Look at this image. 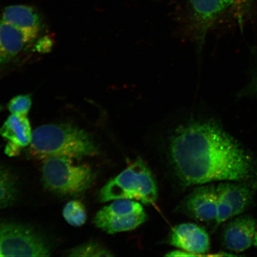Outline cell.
<instances>
[{"mask_svg":"<svg viewBox=\"0 0 257 257\" xmlns=\"http://www.w3.org/2000/svg\"><path fill=\"white\" fill-rule=\"evenodd\" d=\"M166 157L185 187L243 181L252 172L248 154L214 121L193 120L177 127L169 137Z\"/></svg>","mask_w":257,"mask_h":257,"instance_id":"1","label":"cell"},{"mask_svg":"<svg viewBox=\"0 0 257 257\" xmlns=\"http://www.w3.org/2000/svg\"><path fill=\"white\" fill-rule=\"evenodd\" d=\"M30 151L32 155L43 159L60 157L82 160L99 153L87 132L69 123L44 124L35 128Z\"/></svg>","mask_w":257,"mask_h":257,"instance_id":"2","label":"cell"},{"mask_svg":"<svg viewBox=\"0 0 257 257\" xmlns=\"http://www.w3.org/2000/svg\"><path fill=\"white\" fill-rule=\"evenodd\" d=\"M98 197L101 202L131 200L152 205L158 198V188L149 167L142 159H138L106 183Z\"/></svg>","mask_w":257,"mask_h":257,"instance_id":"3","label":"cell"},{"mask_svg":"<svg viewBox=\"0 0 257 257\" xmlns=\"http://www.w3.org/2000/svg\"><path fill=\"white\" fill-rule=\"evenodd\" d=\"M72 159L52 157L45 159L42 176L45 186L57 194L74 196L91 187L95 174L86 165H76Z\"/></svg>","mask_w":257,"mask_h":257,"instance_id":"4","label":"cell"},{"mask_svg":"<svg viewBox=\"0 0 257 257\" xmlns=\"http://www.w3.org/2000/svg\"><path fill=\"white\" fill-rule=\"evenodd\" d=\"M46 240L33 229L14 223H0V256H48Z\"/></svg>","mask_w":257,"mask_h":257,"instance_id":"5","label":"cell"},{"mask_svg":"<svg viewBox=\"0 0 257 257\" xmlns=\"http://www.w3.org/2000/svg\"><path fill=\"white\" fill-rule=\"evenodd\" d=\"M147 220V214L141 202L116 200L96 213L94 223L99 229L112 234L136 229Z\"/></svg>","mask_w":257,"mask_h":257,"instance_id":"6","label":"cell"},{"mask_svg":"<svg viewBox=\"0 0 257 257\" xmlns=\"http://www.w3.org/2000/svg\"><path fill=\"white\" fill-rule=\"evenodd\" d=\"M235 0H189L193 36L199 51L203 47L208 32L221 14Z\"/></svg>","mask_w":257,"mask_h":257,"instance_id":"7","label":"cell"},{"mask_svg":"<svg viewBox=\"0 0 257 257\" xmlns=\"http://www.w3.org/2000/svg\"><path fill=\"white\" fill-rule=\"evenodd\" d=\"M179 210L199 222L216 221L217 214V186L208 184L198 185L182 201Z\"/></svg>","mask_w":257,"mask_h":257,"instance_id":"8","label":"cell"},{"mask_svg":"<svg viewBox=\"0 0 257 257\" xmlns=\"http://www.w3.org/2000/svg\"><path fill=\"white\" fill-rule=\"evenodd\" d=\"M168 243L196 256L205 255L210 249V236L206 230L192 223L177 225L170 234Z\"/></svg>","mask_w":257,"mask_h":257,"instance_id":"9","label":"cell"},{"mask_svg":"<svg viewBox=\"0 0 257 257\" xmlns=\"http://www.w3.org/2000/svg\"><path fill=\"white\" fill-rule=\"evenodd\" d=\"M256 221L251 217L236 218L224 230L223 240L228 249L235 252L245 251L253 245Z\"/></svg>","mask_w":257,"mask_h":257,"instance_id":"10","label":"cell"},{"mask_svg":"<svg viewBox=\"0 0 257 257\" xmlns=\"http://www.w3.org/2000/svg\"><path fill=\"white\" fill-rule=\"evenodd\" d=\"M32 133L27 115H10L0 128V136L9 141L6 153L9 156H15L21 149L30 146Z\"/></svg>","mask_w":257,"mask_h":257,"instance_id":"11","label":"cell"},{"mask_svg":"<svg viewBox=\"0 0 257 257\" xmlns=\"http://www.w3.org/2000/svg\"><path fill=\"white\" fill-rule=\"evenodd\" d=\"M2 19L17 28L31 43L36 39L41 30L40 16L30 6H8L3 12Z\"/></svg>","mask_w":257,"mask_h":257,"instance_id":"12","label":"cell"},{"mask_svg":"<svg viewBox=\"0 0 257 257\" xmlns=\"http://www.w3.org/2000/svg\"><path fill=\"white\" fill-rule=\"evenodd\" d=\"M30 44L17 28L0 19V64L11 62Z\"/></svg>","mask_w":257,"mask_h":257,"instance_id":"13","label":"cell"},{"mask_svg":"<svg viewBox=\"0 0 257 257\" xmlns=\"http://www.w3.org/2000/svg\"><path fill=\"white\" fill-rule=\"evenodd\" d=\"M218 186L222 189L232 207L233 217L242 214L252 200V192L248 186L228 182L221 183Z\"/></svg>","mask_w":257,"mask_h":257,"instance_id":"14","label":"cell"},{"mask_svg":"<svg viewBox=\"0 0 257 257\" xmlns=\"http://www.w3.org/2000/svg\"><path fill=\"white\" fill-rule=\"evenodd\" d=\"M17 194L18 186L15 176L0 164V209L12 204Z\"/></svg>","mask_w":257,"mask_h":257,"instance_id":"15","label":"cell"},{"mask_svg":"<svg viewBox=\"0 0 257 257\" xmlns=\"http://www.w3.org/2000/svg\"><path fill=\"white\" fill-rule=\"evenodd\" d=\"M63 216L67 223L74 227L83 226L87 219L84 205L78 200L67 202L63 208Z\"/></svg>","mask_w":257,"mask_h":257,"instance_id":"16","label":"cell"},{"mask_svg":"<svg viewBox=\"0 0 257 257\" xmlns=\"http://www.w3.org/2000/svg\"><path fill=\"white\" fill-rule=\"evenodd\" d=\"M69 256H111L114 255L110 250L101 243L93 242H86L77 246L69 250Z\"/></svg>","mask_w":257,"mask_h":257,"instance_id":"17","label":"cell"},{"mask_svg":"<svg viewBox=\"0 0 257 257\" xmlns=\"http://www.w3.org/2000/svg\"><path fill=\"white\" fill-rule=\"evenodd\" d=\"M31 106V95L27 94L15 96L10 101L8 107L12 114L27 115Z\"/></svg>","mask_w":257,"mask_h":257,"instance_id":"18","label":"cell"},{"mask_svg":"<svg viewBox=\"0 0 257 257\" xmlns=\"http://www.w3.org/2000/svg\"><path fill=\"white\" fill-rule=\"evenodd\" d=\"M248 91L250 94L257 98V71L253 75L249 83Z\"/></svg>","mask_w":257,"mask_h":257,"instance_id":"19","label":"cell"},{"mask_svg":"<svg viewBox=\"0 0 257 257\" xmlns=\"http://www.w3.org/2000/svg\"><path fill=\"white\" fill-rule=\"evenodd\" d=\"M166 256H196L191 253L185 251L182 249L173 250L172 251L166 253Z\"/></svg>","mask_w":257,"mask_h":257,"instance_id":"20","label":"cell"},{"mask_svg":"<svg viewBox=\"0 0 257 257\" xmlns=\"http://www.w3.org/2000/svg\"><path fill=\"white\" fill-rule=\"evenodd\" d=\"M253 245L257 248V222H256L254 239H253Z\"/></svg>","mask_w":257,"mask_h":257,"instance_id":"21","label":"cell"},{"mask_svg":"<svg viewBox=\"0 0 257 257\" xmlns=\"http://www.w3.org/2000/svg\"><path fill=\"white\" fill-rule=\"evenodd\" d=\"M3 108V106L1 104H0V111H2Z\"/></svg>","mask_w":257,"mask_h":257,"instance_id":"22","label":"cell"}]
</instances>
